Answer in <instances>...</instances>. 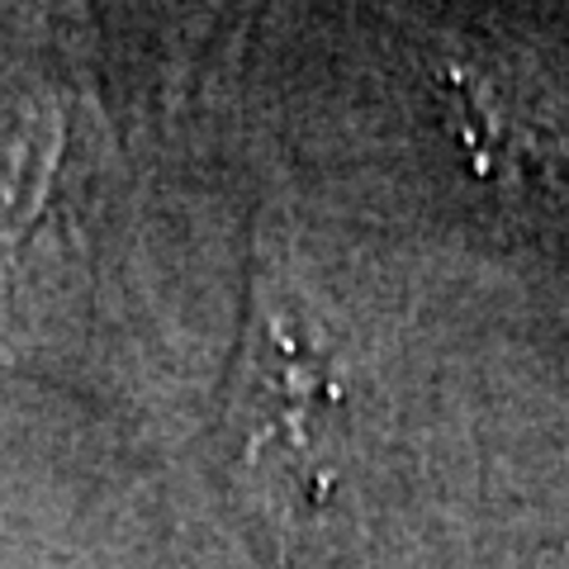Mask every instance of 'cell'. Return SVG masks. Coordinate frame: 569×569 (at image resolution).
Here are the masks:
<instances>
[{
    "instance_id": "6da1fadb",
    "label": "cell",
    "mask_w": 569,
    "mask_h": 569,
    "mask_svg": "<svg viewBox=\"0 0 569 569\" xmlns=\"http://www.w3.org/2000/svg\"><path fill=\"white\" fill-rule=\"evenodd\" d=\"M213 437L233 489L280 527L318 518L342 479L351 441L347 370L276 238L252 247Z\"/></svg>"
},
{
    "instance_id": "7a4b0ae2",
    "label": "cell",
    "mask_w": 569,
    "mask_h": 569,
    "mask_svg": "<svg viewBox=\"0 0 569 569\" xmlns=\"http://www.w3.org/2000/svg\"><path fill=\"white\" fill-rule=\"evenodd\" d=\"M432 91L460 157L489 186L537 204H569V77L518 43H456Z\"/></svg>"
}]
</instances>
